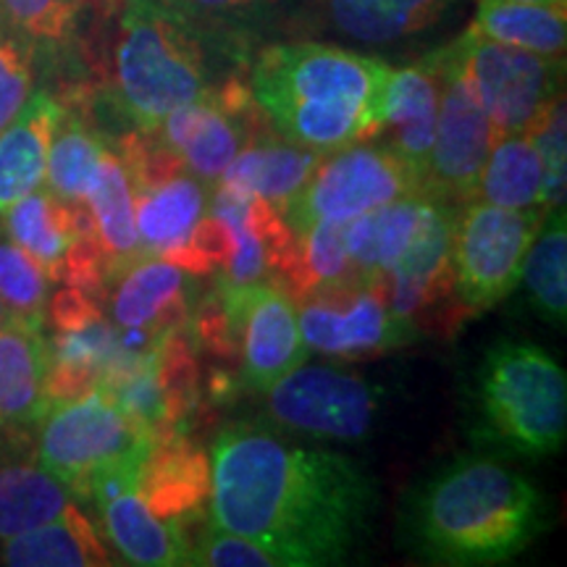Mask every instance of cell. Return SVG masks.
Returning <instances> with one entry per match:
<instances>
[{
  "instance_id": "13",
  "label": "cell",
  "mask_w": 567,
  "mask_h": 567,
  "mask_svg": "<svg viewBox=\"0 0 567 567\" xmlns=\"http://www.w3.org/2000/svg\"><path fill=\"white\" fill-rule=\"evenodd\" d=\"M439 61H442V97H439L436 134L425 166L423 193L463 205L473 200L496 130L481 109L478 97L473 95L452 42L439 51Z\"/></svg>"
},
{
  "instance_id": "3",
  "label": "cell",
  "mask_w": 567,
  "mask_h": 567,
  "mask_svg": "<svg viewBox=\"0 0 567 567\" xmlns=\"http://www.w3.org/2000/svg\"><path fill=\"white\" fill-rule=\"evenodd\" d=\"M392 71L329 42H276L252 61L247 90L284 140L334 153L379 134Z\"/></svg>"
},
{
  "instance_id": "14",
  "label": "cell",
  "mask_w": 567,
  "mask_h": 567,
  "mask_svg": "<svg viewBox=\"0 0 567 567\" xmlns=\"http://www.w3.org/2000/svg\"><path fill=\"white\" fill-rule=\"evenodd\" d=\"M231 334L243 347L245 384L268 392L281 375L308 360L295 297L276 284L255 281L245 287H221Z\"/></svg>"
},
{
  "instance_id": "10",
  "label": "cell",
  "mask_w": 567,
  "mask_h": 567,
  "mask_svg": "<svg viewBox=\"0 0 567 567\" xmlns=\"http://www.w3.org/2000/svg\"><path fill=\"white\" fill-rule=\"evenodd\" d=\"M452 48L496 134L528 132L538 113L563 92L565 59L502 45L473 27Z\"/></svg>"
},
{
  "instance_id": "30",
  "label": "cell",
  "mask_w": 567,
  "mask_h": 567,
  "mask_svg": "<svg viewBox=\"0 0 567 567\" xmlns=\"http://www.w3.org/2000/svg\"><path fill=\"white\" fill-rule=\"evenodd\" d=\"M6 565L13 567H105L113 565L111 551L97 534L95 523L71 507L55 520L27 534L3 538L0 551Z\"/></svg>"
},
{
  "instance_id": "7",
  "label": "cell",
  "mask_w": 567,
  "mask_h": 567,
  "mask_svg": "<svg viewBox=\"0 0 567 567\" xmlns=\"http://www.w3.org/2000/svg\"><path fill=\"white\" fill-rule=\"evenodd\" d=\"M122 161L134 195L140 252L172 260L184 271H208L197 243L208 218L210 184L189 174L179 158L147 132L124 140Z\"/></svg>"
},
{
  "instance_id": "21",
  "label": "cell",
  "mask_w": 567,
  "mask_h": 567,
  "mask_svg": "<svg viewBox=\"0 0 567 567\" xmlns=\"http://www.w3.org/2000/svg\"><path fill=\"white\" fill-rule=\"evenodd\" d=\"M455 203L429 195L417 231L400 260L381 279L394 316L417 326V316L452 295L450 243Z\"/></svg>"
},
{
  "instance_id": "16",
  "label": "cell",
  "mask_w": 567,
  "mask_h": 567,
  "mask_svg": "<svg viewBox=\"0 0 567 567\" xmlns=\"http://www.w3.org/2000/svg\"><path fill=\"white\" fill-rule=\"evenodd\" d=\"M53 337L48 339V396L53 402L74 400L95 389L132 354L122 350L118 329L111 326L87 297V289H61L48 302Z\"/></svg>"
},
{
  "instance_id": "43",
  "label": "cell",
  "mask_w": 567,
  "mask_h": 567,
  "mask_svg": "<svg viewBox=\"0 0 567 567\" xmlns=\"http://www.w3.org/2000/svg\"><path fill=\"white\" fill-rule=\"evenodd\" d=\"M6 316H9V310H6V305H3V300H0V323L6 321Z\"/></svg>"
},
{
  "instance_id": "35",
  "label": "cell",
  "mask_w": 567,
  "mask_h": 567,
  "mask_svg": "<svg viewBox=\"0 0 567 567\" xmlns=\"http://www.w3.org/2000/svg\"><path fill=\"white\" fill-rule=\"evenodd\" d=\"M520 281L544 321L563 329L567 321V224L565 208L544 213L523 260Z\"/></svg>"
},
{
  "instance_id": "26",
  "label": "cell",
  "mask_w": 567,
  "mask_h": 567,
  "mask_svg": "<svg viewBox=\"0 0 567 567\" xmlns=\"http://www.w3.org/2000/svg\"><path fill=\"white\" fill-rule=\"evenodd\" d=\"M63 105L48 92H34L19 116L0 132V216L45 184L48 153Z\"/></svg>"
},
{
  "instance_id": "9",
  "label": "cell",
  "mask_w": 567,
  "mask_h": 567,
  "mask_svg": "<svg viewBox=\"0 0 567 567\" xmlns=\"http://www.w3.org/2000/svg\"><path fill=\"white\" fill-rule=\"evenodd\" d=\"M423 193V182L384 142H352L321 158L289 200L281 221L292 234L321 221H352L396 197Z\"/></svg>"
},
{
  "instance_id": "1",
  "label": "cell",
  "mask_w": 567,
  "mask_h": 567,
  "mask_svg": "<svg viewBox=\"0 0 567 567\" xmlns=\"http://www.w3.org/2000/svg\"><path fill=\"white\" fill-rule=\"evenodd\" d=\"M208 463L210 526L264 544L281 567L344 565L371 536L379 486L352 457L243 421Z\"/></svg>"
},
{
  "instance_id": "19",
  "label": "cell",
  "mask_w": 567,
  "mask_h": 567,
  "mask_svg": "<svg viewBox=\"0 0 567 567\" xmlns=\"http://www.w3.org/2000/svg\"><path fill=\"white\" fill-rule=\"evenodd\" d=\"M208 213L229 234L221 287H245L264 281L271 271H284L292 250V231L271 203L216 182V187L210 184Z\"/></svg>"
},
{
  "instance_id": "39",
  "label": "cell",
  "mask_w": 567,
  "mask_h": 567,
  "mask_svg": "<svg viewBox=\"0 0 567 567\" xmlns=\"http://www.w3.org/2000/svg\"><path fill=\"white\" fill-rule=\"evenodd\" d=\"M534 140L538 158L544 166V210L565 208L567 184V130H565V95L551 101L538 113V118L526 132Z\"/></svg>"
},
{
  "instance_id": "11",
  "label": "cell",
  "mask_w": 567,
  "mask_h": 567,
  "mask_svg": "<svg viewBox=\"0 0 567 567\" xmlns=\"http://www.w3.org/2000/svg\"><path fill=\"white\" fill-rule=\"evenodd\" d=\"M266 394L268 413L284 429L334 442L365 439L381 408L379 386L329 365H297Z\"/></svg>"
},
{
  "instance_id": "23",
  "label": "cell",
  "mask_w": 567,
  "mask_h": 567,
  "mask_svg": "<svg viewBox=\"0 0 567 567\" xmlns=\"http://www.w3.org/2000/svg\"><path fill=\"white\" fill-rule=\"evenodd\" d=\"M463 0H321L323 30L365 48H392L439 30Z\"/></svg>"
},
{
  "instance_id": "34",
  "label": "cell",
  "mask_w": 567,
  "mask_h": 567,
  "mask_svg": "<svg viewBox=\"0 0 567 567\" xmlns=\"http://www.w3.org/2000/svg\"><path fill=\"white\" fill-rule=\"evenodd\" d=\"M71 507L69 488L42 465L0 467V542L45 526Z\"/></svg>"
},
{
  "instance_id": "31",
  "label": "cell",
  "mask_w": 567,
  "mask_h": 567,
  "mask_svg": "<svg viewBox=\"0 0 567 567\" xmlns=\"http://www.w3.org/2000/svg\"><path fill=\"white\" fill-rule=\"evenodd\" d=\"M473 200L513 210H544V166L526 132L496 134Z\"/></svg>"
},
{
  "instance_id": "40",
  "label": "cell",
  "mask_w": 567,
  "mask_h": 567,
  "mask_svg": "<svg viewBox=\"0 0 567 567\" xmlns=\"http://www.w3.org/2000/svg\"><path fill=\"white\" fill-rule=\"evenodd\" d=\"M32 95L30 48L0 32V132L9 126Z\"/></svg>"
},
{
  "instance_id": "4",
  "label": "cell",
  "mask_w": 567,
  "mask_h": 567,
  "mask_svg": "<svg viewBox=\"0 0 567 567\" xmlns=\"http://www.w3.org/2000/svg\"><path fill=\"white\" fill-rule=\"evenodd\" d=\"M467 434L494 457L538 463L559 455L567 439L565 368L534 342H496L467 386Z\"/></svg>"
},
{
  "instance_id": "42",
  "label": "cell",
  "mask_w": 567,
  "mask_h": 567,
  "mask_svg": "<svg viewBox=\"0 0 567 567\" xmlns=\"http://www.w3.org/2000/svg\"><path fill=\"white\" fill-rule=\"evenodd\" d=\"M520 3H549V6H565V0H520Z\"/></svg>"
},
{
  "instance_id": "5",
  "label": "cell",
  "mask_w": 567,
  "mask_h": 567,
  "mask_svg": "<svg viewBox=\"0 0 567 567\" xmlns=\"http://www.w3.org/2000/svg\"><path fill=\"white\" fill-rule=\"evenodd\" d=\"M210 90L200 27L166 0H124L113 42L111 97L126 122L153 132L168 113Z\"/></svg>"
},
{
  "instance_id": "15",
  "label": "cell",
  "mask_w": 567,
  "mask_h": 567,
  "mask_svg": "<svg viewBox=\"0 0 567 567\" xmlns=\"http://www.w3.org/2000/svg\"><path fill=\"white\" fill-rule=\"evenodd\" d=\"M297 318L305 347L337 358L386 352L415 339V326L394 316L381 281L305 297Z\"/></svg>"
},
{
  "instance_id": "24",
  "label": "cell",
  "mask_w": 567,
  "mask_h": 567,
  "mask_svg": "<svg viewBox=\"0 0 567 567\" xmlns=\"http://www.w3.org/2000/svg\"><path fill=\"white\" fill-rule=\"evenodd\" d=\"M134 484L155 515L187 530L210 496V463L179 434L163 436L155 439Z\"/></svg>"
},
{
  "instance_id": "29",
  "label": "cell",
  "mask_w": 567,
  "mask_h": 567,
  "mask_svg": "<svg viewBox=\"0 0 567 567\" xmlns=\"http://www.w3.org/2000/svg\"><path fill=\"white\" fill-rule=\"evenodd\" d=\"M429 195L415 193L347 221V252L363 284H379L417 231Z\"/></svg>"
},
{
  "instance_id": "41",
  "label": "cell",
  "mask_w": 567,
  "mask_h": 567,
  "mask_svg": "<svg viewBox=\"0 0 567 567\" xmlns=\"http://www.w3.org/2000/svg\"><path fill=\"white\" fill-rule=\"evenodd\" d=\"M166 3L193 19L197 27L221 30V27H245L264 19L289 0H166Z\"/></svg>"
},
{
  "instance_id": "25",
  "label": "cell",
  "mask_w": 567,
  "mask_h": 567,
  "mask_svg": "<svg viewBox=\"0 0 567 567\" xmlns=\"http://www.w3.org/2000/svg\"><path fill=\"white\" fill-rule=\"evenodd\" d=\"M48 408V337L42 321L9 313L0 323V429L38 423Z\"/></svg>"
},
{
  "instance_id": "27",
  "label": "cell",
  "mask_w": 567,
  "mask_h": 567,
  "mask_svg": "<svg viewBox=\"0 0 567 567\" xmlns=\"http://www.w3.org/2000/svg\"><path fill=\"white\" fill-rule=\"evenodd\" d=\"M321 158L323 153L295 145V142L258 137L237 153L218 184L260 197V200L271 203L276 210H281L300 193Z\"/></svg>"
},
{
  "instance_id": "32",
  "label": "cell",
  "mask_w": 567,
  "mask_h": 567,
  "mask_svg": "<svg viewBox=\"0 0 567 567\" xmlns=\"http://www.w3.org/2000/svg\"><path fill=\"white\" fill-rule=\"evenodd\" d=\"M281 276L289 292L302 300L363 284L347 252V221H321L292 234V250Z\"/></svg>"
},
{
  "instance_id": "38",
  "label": "cell",
  "mask_w": 567,
  "mask_h": 567,
  "mask_svg": "<svg viewBox=\"0 0 567 567\" xmlns=\"http://www.w3.org/2000/svg\"><path fill=\"white\" fill-rule=\"evenodd\" d=\"M51 276L13 239L0 237V300L11 316L45 323Z\"/></svg>"
},
{
  "instance_id": "20",
  "label": "cell",
  "mask_w": 567,
  "mask_h": 567,
  "mask_svg": "<svg viewBox=\"0 0 567 567\" xmlns=\"http://www.w3.org/2000/svg\"><path fill=\"white\" fill-rule=\"evenodd\" d=\"M140 467L118 471L101 478L92 488L90 499L101 509L105 536L116 547L124 563L142 567L189 565L193 538L187 530L155 515L137 492Z\"/></svg>"
},
{
  "instance_id": "28",
  "label": "cell",
  "mask_w": 567,
  "mask_h": 567,
  "mask_svg": "<svg viewBox=\"0 0 567 567\" xmlns=\"http://www.w3.org/2000/svg\"><path fill=\"white\" fill-rule=\"evenodd\" d=\"M90 213L101 264L109 274H122L126 266L142 258L137 224H134V195L122 155L111 147L103 155L101 174L84 203Z\"/></svg>"
},
{
  "instance_id": "36",
  "label": "cell",
  "mask_w": 567,
  "mask_h": 567,
  "mask_svg": "<svg viewBox=\"0 0 567 567\" xmlns=\"http://www.w3.org/2000/svg\"><path fill=\"white\" fill-rule=\"evenodd\" d=\"M105 151H109L105 140L63 109L48 153L45 187L63 203L84 205L101 174Z\"/></svg>"
},
{
  "instance_id": "37",
  "label": "cell",
  "mask_w": 567,
  "mask_h": 567,
  "mask_svg": "<svg viewBox=\"0 0 567 567\" xmlns=\"http://www.w3.org/2000/svg\"><path fill=\"white\" fill-rule=\"evenodd\" d=\"M90 0H0V32L32 45H59L74 34Z\"/></svg>"
},
{
  "instance_id": "18",
  "label": "cell",
  "mask_w": 567,
  "mask_h": 567,
  "mask_svg": "<svg viewBox=\"0 0 567 567\" xmlns=\"http://www.w3.org/2000/svg\"><path fill=\"white\" fill-rule=\"evenodd\" d=\"M187 308V271L158 255H142L122 271L111 316L122 350L142 358L179 326Z\"/></svg>"
},
{
  "instance_id": "12",
  "label": "cell",
  "mask_w": 567,
  "mask_h": 567,
  "mask_svg": "<svg viewBox=\"0 0 567 567\" xmlns=\"http://www.w3.org/2000/svg\"><path fill=\"white\" fill-rule=\"evenodd\" d=\"M264 132L260 109L239 82L213 87L208 95L168 113L153 134L189 174L205 184L221 179L237 153Z\"/></svg>"
},
{
  "instance_id": "33",
  "label": "cell",
  "mask_w": 567,
  "mask_h": 567,
  "mask_svg": "<svg viewBox=\"0 0 567 567\" xmlns=\"http://www.w3.org/2000/svg\"><path fill=\"white\" fill-rule=\"evenodd\" d=\"M473 30L502 45L565 59L567 17L565 6L520 3V0H478Z\"/></svg>"
},
{
  "instance_id": "22",
  "label": "cell",
  "mask_w": 567,
  "mask_h": 567,
  "mask_svg": "<svg viewBox=\"0 0 567 567\" xmlns=\"http://www.w3.org/2000/svg\"><path fill=\"white\" fill-rule=\"evenodd\" d=\"M439 97H442V61L439 51L410 66L394 69L386 90L384 122L375 137L400 155L413 172L425 176L429 153L434 145Z\"/></svg>"
},
{
  "instance_id": "6",
  "label": "cell",
  "mask_w": 567,
  "mask_h": 567,
  "mask_svg": "<svg viewBox=\"0 0 567 567\" xmlns=\"http://www.w3.org/2000/svg\"><path fill=\"white\" fill-rule=\"evenodd\" d=\"M42 417L40 465L80 499H90L97 481L111 473L140 467L155 444L101 384L53 402Z\"/></svg>"
},
{
  "instance_id": "2",
  "label": "cell",
  "mask_w": 567,
  "mask_h": 567,
  "mask_svg": "<svg viewBox=\"0 0 567 567\" xmlns=\"http://www.w3.org/2000/svg\"><path fill=\"white\" fill-rule=\"evenodd\" d=\"M538 486L494 455H465L408 488L396 538L425 565H507L549 530Z\"/></svg>"
},
{
  "instance_id": "17",
  "label": "cell",
  "mask_w": 567,
  "mask_h": 567,
  "mask_svg": "<svg viewBox=\"0 0 567 567\" xmlns=\"http://www.w3.org/2000/svg\"><path fill=\"white\" fill-rule=\"evenodd\" d=\"M3 216L9 239L30 252L53 281L80 289L97 287L103 264L84 205L63 203L42 184Z\"/></svg>"
},
{
  "instance_id": "8",
  "label": "cell",
  "mask_w": 567,
  "mask_h": 567,
  "mask_svg": "<svg viewBox=\"0 0 567 567\" xmlns=\"http://www.w3.org/2000/svg\"><path fill=\"white\" fill-rule=\"evenodd\" d=\"M542 218V210H513L484 200H467L455 210L450 268L463 318L496 308L520 284L523 260Z\"/></svg>"
}]
</instances>
